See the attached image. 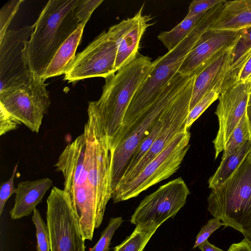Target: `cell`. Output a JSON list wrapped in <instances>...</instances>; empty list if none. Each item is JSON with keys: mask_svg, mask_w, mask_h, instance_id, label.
<instances>
[{"mask_svg": "<svg viewBox=\"0 0 251 251\" xmlns=\"http://www.w3.org/2000/svg\"><path fill=\"white\" fill-rule=\"evenodd\" d=\"M83 132L69 144L55 166L63 174L67 193L84 239L92 240L111 199L112 149L103 127L88 110Z\"/></svg>", "mask_w": 251, "mask_h": 251, "instance_id": "obj_1", "label": "cell"}, {"mask_svg": "<svg viewBox=\"0 0 251 251\" xmlns=\"http://www.w3.org/2000/svg\"><path fill=\"white\" fill-rule=\"evenodd\" d=\"M225 2L224 0L206 12L192 31L177 46L152 62L149 75L135 94L127 110L122 127L116 135L118 140L124 137L178 72L196 42L217 17Z\"/></svg>", "mask_w": 251, "mask_h": 251, "instance_id": "obj_2", "label": "cell"}, {"mask_svg": "<svg viewBox=\"0 0 251 251\" xmlns=\"http://www.w3.org/2000/svg\"><path fill=\"white\" fill-rule=\"evenodd\" d=\"M78 0H50L33 24L34 29L27 43L26 54L31 73L43 77L62 44L78 27L75 15Z\"/></svg>", "mask_w": 251, "mask_h": 251, "instance_id": "obj_3", "label": "cell"}, {"mask_svg": "<svg viewBox=\"0 0 251 251\" xmlns=\"http://www.w3.org/2000/svg\"><path fill=\"white\" fill-rule=\"evenodd\" d=\"M152 65L150 57L139 53L129 64L105 78L100 99L89 102L88 106L97 114L111 143L121 128L130 103Z\"/></svg>", "mask_w": 251, "mask_h": 251, "instance_id": "obj_4", "label": "cell"}, {"mask_svg": "<svg viewBox=\"0 0 251 251\" xmlns=\"http://www.w3.org/2000/svg\"><path fill=\"white\" fill-rule=\"evenodd\" d=\"M207 209L225 227L242 233L251 229V151L222 184L211 189Z\"/></svg>", "mask_w": 251, "mask_h": 251, "instance_id": "obj_5", "label": "cell"}, {"mask_svg": "<svg viewBox=\"0 0 251 251\" xmlns=\"http://www.w3.org/2000/svg\"><path fill=\"white\" fill-rule=\"evenodd\" d=\"M191 76L177 72L164 88L154 102L113 149L111 166L112 192L118 184L137 147L149 134L154 122L173 102Z\"/></svg>", "mask_w": 251, "mask_h": 251, "instance_id": "obj_6", "label": "cell"}, {"mask_svg": "<svg viewBox=\"0 0 251 251\" xmlns=\"http://www.w3.org/2000/svg\"><path fill=\"white\" fill-rule=\"evenodd\" d=\"M190 137L189 130L178 134L132 181L112 192L114 202L136 197L176 172L189 149Z\"/></svg>", "mask_w": 251, "mask_h": 251, "instance_id": "obj_7", "label": "cell"}, {"mask_svg": "<svg viewBox=\"0 0 251 251\" xmlns=\"http://www.w3.org/2000/svg\"><path fill=\"white\" fill-rule=\"evenodd\" d=\"M45 81L34 75L25 83L0 92V109L38 133L51 103Z\"/></svg>", "mask_w": 251, "mask_h": 251, "instance_id": "obj_8", "label": "cell"}, {"mask_svg": "<svg viewBox=\"0 0 251 251\" xmlns=\"http://www.w3.org/2000/svg\"><path fill=\"white\" fill-rule=\"evenodd\" d=\"M47 203L50 251H85V240L67 193L53 187Z\"/></svg>", "mask_w": 251, "mask_h": 251, "instance_id": "obj_9", "label": "cell"}, {"mask_svg": "<svg viewBox=\"0 0 251 251\" xmlns=\"http://www.w3.org/2000/svg\"><path fill=\"white\" fill-rule=\"evenodd\" d=\"M190 191L181 177L160 186L146 196L131 216L130 222L143 228L158 227L173 218L186 202Z\"/></svg>", "mask_w": 251, "mask_h": 251, "instance_id": "obj_10", "label": "cell"}, {"mask_svg": "<svg viewBox=\"0 0 251 251\" xmlns=\"http://www.w3.org/2000/svg\"><path fill=\"white\" fill-rule=\"evenodd\" d=\"M34 25L8 30L0 38V92L30 80L34 76L28 63L27 43Z\"/></svg>", "mask_w": 251, "mask_h": 251, "instance_id": "obj_11", "label": "cell"}, {"mask_svg": "<svg viewBox=\"0 0 251 251\" xmlns=\"http://www.w3.org/2000/svg\"><path fill=\"white\" fill-rule=\"evenodd\" d=\"M195 76H191L170 106L167 120L149 150L131 170L122 175L114 190L132 181L165 149L178 134L188 130L186 128L185 125L190 111V103Z\"/></svg>", "mask_w": 251, "mask_h": 251, "instance_id": "obj_12", "label": "cell"}, {"mask_svg": "<svg viewBox=\"0 0 251 251\" xmlns=\"http://www.w3.org/2000/svg\"><path fill=\"white\" fill-rule=\"evenodd\" d=\"M117 47L108 32L102 31L77 53L64 75V80L75 82L85 78L115 75Z\"/></svg>", "mask_w": 251, "mask_h": 251, "instance_id": "obj_13", "label": "cell"}, {"mask_svg": "<svg viewBox=\"0 0 251 251\" xmlns=\"http://www.w3.org/2000/svg\"><path fill=\"white\" fill-rule=\"evenodd\" d=\"M251 90V79L237 82L219 95L215 112L219 122L218 132L213 141L215 159L224 150L234 129L246 114Z\"/></svg>", "mask_w": 251, "mask_h": 251, "instance_id": "obj_14", "label": "cell"}, {"mask_svg": "<svg viewBox=\"0 0 251 251\" xmlns=\"http://www.w3.org/2000/svg\"><path fill=\"white\" fill-rule=\"evenodd\" d=\"M242 30L207 29L185 58L178 72L186 75H198L220 51L235 45Z\"/></svg>", "mask_w": 251, "mask_h": 251, "instance_id": "obj_15", "label": "cell"}, {"mask_svg": "<svg viewBox=\"0 0 251 251\" xmlns=\"http://www.w3.org/2000/svg\"><path fill=\"white\" fill-rule=\"evenodd\" d=\"M144 5L135 15L111 26L107 32L115 42L117 52L115 69L118 71L134 60L138 54L141 39L152 24L150 15L143 14Z\"/></svg>", "mask_w": 251, "mask_h": 251, "instance_id": "obj_16", "label": "cell"}, {"mask_svg": "<svg viewBox=\"0 0 251 251\" xmlns=\"http://www.w3.org/2000/svg\"><path fill=\"white\" fill-rule=\"evenodd\" d=\"M234 46L218 53L196 75L190 110L209 91L215 90L220 94L225 75L232 62L231 51Z\"/></svg>", "mask_w": 251, "mask_h": 251, "instance_id": "obj_17", "label": "cell"}, {"mask_svg": "<svg viewBox=\"0 0 251 251\" xmlns=\"http://www.w3.org/2000/svg\"><path fill=\"white\" fill-rule=\"evenodd\" d=\"M52 185V181L49 178L19 182L14 205L10 211L11 218L17 220L29 215L42 202L46 193Z\"/></svg>", "mask_w": 251, "mask_h": 251, "instance_id": "obj_18", "label": "cell"}, {"mask_svg": "<svg viewBox=\"0 0 251 251\" xmlns=\"http://www.w3.org/2000/svg\"><path fill=\"white\" fill-rule=\"evenodd\" d=\"M251 26V0H226L208 29L239 30Z\"/></svg>", "mask_w": 251, "mask_h": 251, "instance_id": "obj_19", "label": "cell"}, {"mask_svg": "<svg viewBox=\"0 0 251 251\" xmlns=\"http://www.w3.org/2000/svg\"><path fill=\"white\" fill-rule=\"evenodd\" d=\"M87 23H80L78 27L60 47L48 66L43 79L46 80L50 77L65 74L75 59V52Z\"/></svg>", "mask_w": 251, "mask_h": 251, "instance_id": "obj_20", "label": "cell"}, {"mask_svg": "<svg viewBox=\"0 0 251 251\" xmlns=\"http://www.w3.org/2000/svg\"><path fill=\"white\" fill-rule=\"evenodd\" d=\"M251 151V140H247L226 158L222 159L219 167L208 181L211 189L222 184L231 175Z\"/></svg>", "mask_w": 251, "mask_h": 251, "instance_id": "obj_21", "label": "cell"}, {"mask_svg": "<svg viewBox=\"0 0 251 251\" xmlns=\"http://www.w3.org/2000/svg\"><path fill=\"white\" fill-rule=\"evenodd\" d=\"M203 14L186 17L169 31H162L157 36L168 51L174 49L192 31Z\"/></svg>", "mask_w": 251, "mask_h": 251, "instance_id": "obj_22", "label": "cell"}, {"mask_svg": "<svg viewBox=\"0 0 251 251\" xmlns=\"http://www.w3.org/2000/svg\"><path fill=\"white\" fill-rule=\"evenodd\" d=\"M169 107L154 122L149 134L144 138L137 147L130 158L123 174L131 170L149 150L159 135L167 120Z\"/></svg>", "mask_w": 251, "mask_h": 251, "instance_id": "obj_23", "label": "cell"}, {"mask_svg": "<svg viewBox=\"0 0 251 251\" xmlns=\"http://www.w3.org/2000/svg\"><path fill=\"white\" fill-rule=\"evenodd\" d=\"M156 228L136 226L132 233L112 251H144L145 246L156 231Z\"/></svg>", "mask_w": 251, "mask_h": 251, "instance_id": "obj_24", "label": "cell"}, {"mask_svg": "<svg viewBox=\"0 0 251 251\" xmlns=\"http://www.w3.org/2000/svg\"><path fill=\"white\" fill-rule=\"evenodd\" d=\"M251 140V131L246 114L237 125L227 141L222 156L226 158L247 140Z\"/></svg>", "mask_w": 251, "mask_h": 251, "instance_id": "obj_25", "label": "cell"}, {"mask_svg": "<svg viewBox=\"0 0 251 251\" xmlns=\"http://www.w3.org/2000/svg\"><path fill=\"white\" fill-rule=\"evenodd\" d=\"M32 221L36 229L37 251H50L51 245L49 228L36 208L33 212Z\"/></svg>", "mask_w": 251, "mask_h": 251, "instance_id": "obj_26", "label": "cell"}, {"mask_svg": "<svg viewBox=\"0 0 251 251\" xmlns=\"http://www.w3.org/2000/svg\"><path fill=\"white\" fill-rule=\"evenodd\" d=\"M219 93L215 90L208 92L195 106L190 110L186 119L185 127L189 130L195 121L204 112V111L217 99Z\"/></svg>", "mask_w": 251, "mask_h": 251, "instance_id": "obj_27", "label": "cell"}, {"mask_svg": "<svg viewBox=\"0 0 251 251\" xmlns=\"http://www.w3.org/2000/svg\"><path fill=\"white\" fill-rule=\"evenodd\" d=\"M123 221L122 217L111 218L108 226L102 231L99 240L89 251H109L112 237Z\"/></svg>", "mask_w": 251, "mask_h": 251, "instance_id": "obj_28", "label": "cell"}, {"mask_svg": "<svg viewBox=\"0 0 251 251\" xmlns=\"http://www.w3.org/2000/svg\"><path fill=\"white\" fill-rule=\"evenodd\" d=\"M251 49V26H249L242 29L241 35L232 49V62L229 68L239 60Z\"/></svg>", "mask_w": 251, "mask_h": 251, "instance_id": "obj_29", "label": "cell"}, {"mask_svg": "<svg viewBox=\"0 0 251 251\" xmlns=\"http://www.w3.org/2000/svg\"><path fill=\"white\" fill-rule=\"evenodd\" d=\"M23 0H11L4 4L0 11V38L8 30V27L18 11Z\"/></svg>", "mask_w": 251, "mask_h": 251, "instance_id": "obj_30", "label": "cell"}, {"mask_svg": "<svg viewBox=\"0 0 251 251\" xmlns=\"http://www.w3.org/2000/svg\"><path fill=\"white\" fill-rule=\"evenodd\" d=\"M103 0H78L75 9V15L80 23L88 22L93 11Z\"/></svg>", "mask_w": 251, "mask_h": 251, "instance_id": "obj_31", "label": "cell"}, {"mask_svg": "<svg viewBox=\"0 0 251 251\" xmlns=\"http://www.w3.org/2000/svg\"><path fill=\"white\" fill-rule=\"evenodd\" d=\"M224 0H194L190 3L187 17L203 14Z\"/></svg>", "mask_w": 251, "mask_h": 251, "instance_id": "obj_32", "label": "cell"}, {"mask_svg": "<svg viewBox=\"0 0 251 251\" xmlns=\"http://www.w3.org/2000/svg\"><path fill=\"white\" fill-rule=\"evenodd\" d=\"M225 226L224 223L217 218H213L209 220L208 222L201 228L200 232L196 237V240L193 248L198 247L200 245L207 240L208 237L215 230L222 226Z\"/></svg>", "mask_w": 251, "mask_h": 251, "instance_id": "obj_33", "label": "cell"}, {"mask_svg": "<svg viewBox=\"0 0 251 251\" xmlns=\"http://www.w3.org/2000/svg\"><path fill=\"white\" fill-rule=\"evenodd\" d=\"M18 165L16 164L13 170L10 178L6 181L1 183L0 190V215H1L5 204L10 197L14 193L17 192V188H15L14 184V179L17 172Z\"/></svg>", "mask_w": 251, "mask_h": 251, "instance_id": "obj_34", "label": "cell"}, {"mask_svg": "<svg viewBox=\"0 0 251 251\" xmlns=\"http://www.w3.org/2000/svg\"><path fill=\"white\" fill-rule=\"evenodd\" d=\"M22 124L0 109V135L17 129Z\"/></svg>", "mask_w": 251, "mask_h": 251, "instance_id": "obj_35", "label": "cell"}, {"mask_svg": "<svg viewBox=\"0 0 251 251\" xmlns=\"http://www.w3.org/2000/svg\"><path fill=\"white\" fill-rule=\"evenodd\" d=\"M251 79V55L247 60L239 75L237 82H243Z\"/></svg>", "mask_w": 251, "mask_h": 251, "instance_id": "obj_36", "label": "cell"}, {"mask_svg": "<svg viewBox=\"0 0 251 251\" xmlns=\"http://www.w3.org/2000/svg\"><path fill=\"white\" fill-rule=\"evenodd\" d=\"M227 251H251V247L247 240L244 238L240 243L231 245Z\"/></svg>", "mask_w": 251, "mask_h": 251, "instance_id": "obj_37", "label": "cell"}, {"mask_svg": "<svg viewBox=\"0 0 251 251\" xmlns=\"http://www.w3.org/2000/svg\"><path fill=\"white\" fill-rule=\"evenodd\" d=\"M198 247L201 251H224L210 244L208 240H206Z\"/></svg>", "mask_w": 251, "mask_h": 251, "instance_id": "obj_38", "label": "cell"}, {"mask_svg": "<svg viewBox=\"0 0 251 251\" xmlns=\"http://www.w3.org/2000/svg\"><path fill=\"white\" fill-rule=\"evenodd\" d=\"M246 113L249 125L251 131V90L250 94L248 105L247 107Z\"/></svg>", "mask_w": 251, "mask_h": 251, "instance_id": "obj_39", "label": "cell"}]
</instances>
